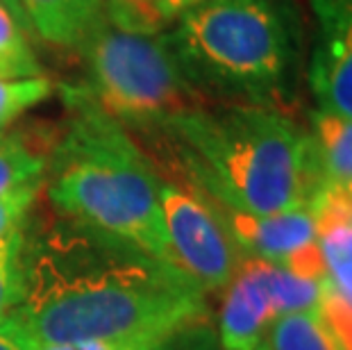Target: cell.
I'll list each match as a JSON object with an SVG mask.
<instances>
[{
  "label": "cell",
  "mask_w": 352,
  "mask_h": 350,
  "mask_svg": "<svg viewBox=\"0 0 352 350\" xmlns=\"http://www.w3.org/2000/svg\"><path fill=\"white\" fill-rule=\"evenodd\" d=\"M73 230L32 248L23 243V296L14 316L43 348L166 332L209 316L207 292L177 264Z\"/></svg>",
  "instance_id": "obj_1"
},
{
  "label": "cell",
  "mask_w": 352,
  "mask_h": 350,
  "mask_svg": "<svg viewBox=\"0 0 352 350\" xmlns=\"http://www.w3.org/2000/svg\"><path fill=\"white\" fill-rule=\"evenodd\" d=\"M162 130L175 141L191 187L221 207L280 214L311 207L325 187L311 135L275 109L202 105Z\"/></svg>",
  "instance_id": "obj_2"
},
{
  "label": "cell",
  "mask_w": 352,
  "mask_h": 350,
  "mask_svg": "<svg viewBox=\"0 0 352 350\" xmlns=\"http://www.w3.org/2000/svg\"><path fill=\"white\" fill-rule=\"evenodd\" d=\"M73 98L78 114L52 155L50 203L73 226L177 264L164 226L162 180L155 168L123 125L96 107L87 94Z\"/></svg>",
  "instance_id": "obj_3"
},
{
  "label": "cell",
  "mask_w": 352,
  "mask_h": 350,
  "mask_svg": "<svg viewBox=\"0 0 352 350\" xmlns=\"http://www.w3.org/2000/svg\"><path fill=\"white\" fill-rule=\"evenodd\" d=\"M184 73L200 91L266 100L291 62V34L271 0H212L175 19L168 32Z\"/></svg>",
  "instance_id": "obj_4"
},
{
  "label": "cell",
  "mask_w": 352,
  "mask_h": 350,
  "mask_svg": "<svg viewBox=\"0 0 352 350\" xmlns=\"http://www.w3.org/2000/svg\"><path fill=\"white\" fill-rule=\"evenodd\" d=\"M80 50L89 73L87 98L123 128L162 130L202 107L166 32L130 34L102 23Z\"/></svg>",
  "instance_id": "obj_5"
},
{
  "label": "cell",
  "mask_w": 352,
  "mask_h": 350,
  "mask_svg": "<svg viewBox=\"0 0 352 350\" xmlns=\"http://www.w3.org/2000/svg\"><path fill=\"white\" fill-rule=\"evenodd\" d=\"M160 203L164 226L177 264L191 275L205 292H223L245 257L214 205L191 187L160 182Z\"/></svg>",
  "instance_id": "obj_6"
},
{
  "label": "cell",
  "mask_w": 352,
  "mask_h": 350,
  "mask_svg": "<svg viewBox=\"0 0 352 350\" xmlns=\"http://www.w3.org/2000/svg\"><path fill=\"white\" fill-rule=\"evenodd\" d=\"M316 43L309 87L320 111L352 118V0H311Z\"/></svg>",
  "instance_id": "obj_7"
},
{
  "label": "cell",
  "mask_w": 352,
  "mask_h": 350,
  "mask_svg": "<svg viewBox=\"0 0 352 350\" xmlns=\"http://www.w3.org/2000/svg\"><path fill=\"white\" fill-rule=\"evenodd\" d=\"M212 205L245 257L284 264L298 248L316 241V219L309 207L280 214H250L216 203Z\"/></svg>",
  "instance_id": "obj_8"
},
{
  "label": "cell",
  "mask_w": 352,
  "mask_h": 350,
  "mask_svg": "<svg viewBox=\"0 0 352 350\" xmlns=\"http://www.w3.org/2000/svg\"><path fill=\"white\" fill-rule=\"evenodd\" d=\"M219 341L223 350H257L277 318L259 275L257 257H243L230 285L223 289Z\"/></svg>",
  "instance_id": "obj_9"
},
{
  "label": "cell",
  "mask_w": 352,
  "mask_h": 350,
  "mask_svg": "<svg viewBox=\"0 0 352 350\" xmlns=\"http://www.w3.org/2000/svg\"><path fill=\"white\" fill-rule=\"evenodd\" d=\"M28 23L41 39L80 48L102 23L104 0H19Z\"/></svg>",
  "instance_id": "obj_10"
},
{
  "label": "cell",
  "mask_w": 352,
  "mask_h": 350,
  "mask_svg": "<svg viewBox=\"0 0 352 350\" xmlns=\"http://www.w3.org/2000/svg\"><path fill=\"white\" fill-rule=\"evenodd\" d=\"M314 153L325 184L352 182V118L314 111Z\"/></svg>",
  "instance_id": "obj_11"
},
{
  "label": "cell",
  "mask_w": 352,
  "mask_h": 350,
  "mask_svg": "<svg viewBox=\"0 0 352 350\" xmlns=\"http://www.w3.org/2000/svg\"><path fill=\"white\" fill-rule=\"evenodd\" d=\"M266 346L271 350H341L318 309L277 316L268 327Z\"/></svg>",
  "instance_id": "obj_12"
},
{
  "label": "cell",
  "mask_w": 352,
  "mask_h": 350,
  "mask_svg": "<svg viewBox=\"0 0 352 350\" xmlns=\"http://www.w3.org/2000/svg\"><path fill=\"white\" fill-rule=\"evenodd\" d=\"M28 30H32V25L23 14L0 0V78L41 76Z\"/></svg>",
  "instance_id": "obj_13"
},
{
  "label": "cell",
  "mask_w": 352,
  "mask_h": 350,
  "mask_svg": "<svg viewBox=\"0 0 352 350\" xmlns=\"http://www.w3.org/2000/svg\"><path fill=\"white\" fill-rule=\"evenodd\" d=\"M257 266L277 316L318 307L320 282L300 278V275L291 273L287 266L266 262V259H257Z\"/></svg>",
  "instance_id": "obj_14"
},
{
  "label": "cell",
  "mask_w": 352,
  "mask_h": 350,
  "mask_svg": "<svg viewBox=\"0 0 352 350\" xmlns=\"http://www.w3.org/2000/svg\"><path fill=\"white\" fill-rule=\"evenodd\" d=\"M48 164L21 135H3L0 139V196L21 184L41 180Z\"/></svg>",
  "instance_id": "obj_15"
},
{
  "label": "cell",
  "mask_w": 352,
  "mask_h": 350,
  "mask_svg": "<svg viewBox=\"0 0 352 350\" xmlns=\"http://www.w3.org/2000/svg\"><path fill=\"white\" fill-rule=\"evenodd\" d=\"M104 19L130 34H160L175 21L164 0H104Z\"/></svg>",
  "instance_id": "obj_16"
},
{
  "label": "cell",
  "mask_w": 352,
  "mask_h": 350,
  "mask_svg": "<svg viewBox=\"0 0 352 350\" xmlns=\"http://www.w3.org/2000/svg\"><path fill=\"white\" fill-rule=\"evenodd\" d=\"M23 226L0 239V321L14 314L23 296Z\"/></svg>",
  "instance_id": "obj_17"
},
{
  "label": "cell",
  "mask_w": 352,
  "mask_h": 350,
  "mask_svg": "<svg viewBox=\"0 0 352 350\" xmlns=\"http://www.w3.org/2000/svg\"><path fill=\"white\" fill-rule=\"evenodd\" d=\"M52 94V82L46 76L0 78V132L14 118L39 105Z\"/></svg>",
  "instance_id": "obj_18"
},
{
  "label": "cell",
  "mask_w": 352,
  "mask_h": 350,
  "mask_svg": "<svg viewBox=\"0 0 352 350\" xmlns=\"http://www.w3.org/2000/svg\"><path fill=\"white\" fill-rule=\"evenodd\" d=\"M144 350H223L219 334L209 323V316L196 318V321L182 323L162 334Z\"/></svg>",
  "instance_id": "obj_19"
},
{
  "label": "cell",
  "mask_w": 352,
  "mask_h": 350,
  "mask_svg": "<svg viewBox=\"0 0 352 350\" xmlns=\"http://www.w3.org/2000/svg\"><path fill=\"white\" fill-rule=\"evenodd\" d=\"M316 309L339 348L352 350V305L329 285L327 278L320 282V300Z\"/></svg>",
  "instance_id": "obj_20"
},
{
  "label": "cell",
  "mask_w": 352,
  "mask_h": 350,
  "mask_svg": "<svg viewBox=\"0 0 352 350\" xmlns=\"http://www.w3.org/2000/svg\"><path fill=\"white\" fill-rule=\"evenodd\" d=\"M39 182H28L21 184V187L12 189L10 193L0 196V239L12 232L14 228L23 226L25 216L30 212V207L36 200V193H39Z\"/></svg>",
  "instance_id": "obj_21"
},
{
  "label": "cell",
  "mask_w": 352,
  "mask_h": 350,
  "mask_svg": "<svg viewBox=\"0 0 352 350\" xmlns=\"http://www.w3.org/2000/svg\"><path fill=\"white\" fill-rule=\"evenodd\" d=\"M166 332L121 334V337H109V339H91V341H76V344L46 346L43 350H144L146 346H151L153 341H157Z\"/></svg>",
  "instance_id": "obj_22"
},
{
  "label": "cell",
  "mask_w": 352,
  "mask_h": 350,
  "mask_svg": "<svg viewBox=\"0 0 352 350\" xmlns=\"http://www.w3.org/2000/svg\"><path fill=\"white\" fill-rule=\"evenodd\" d=\"M282 266H287L291 273L300 275V278H307V280L323 282L327 278L323 252H320L318 241H311V243L302 245V248H298Z\"/></svg>",
  "instance_id": "obj_23"
},
{
  "label": "cell",
  "mask_w": 352,
  "mask_h": 350,
  "mask_svg": "<svg viewBox=\"0 0 352 350\" xmlns=\"http://www.w3.org/2000/svg\"><path fill=\"white\" fill-rule=\"evenodd\" d=\"M0 350H43V346L12 314L0 321Z\"/></svg>",
  "instance_id": "obj_24"
},
{
  "label": "cell",
  "mask_w": 352,
  "mask_h": 350,
  "mask_svg": "<svg viewBox=\"0 0 352 350\" xmlns=\"http://www.w3.org/2000/svg\"><path fill=\"white\" fill-rule=\"evenodd\" d=\"M202 3H212V0H164V5H166V10L170 12V17L173 19H177L179 14H184L186 10L198 7Z\"/></svg>",
  "instance_id": "obj_25"
},
{
  "label": "cell",
  "mask_w": 352,
  "mask_h": 350,
  "mask_svg": "<svg viewBox=\"0 0 352 350\" xmlns=\"http://www.w3.org/2000/svg\"><path fill=\"white\" fill-rule=\"evenodd\" d=\"M3 3H7L10 7H14V10H16V12L23 14V10H21V5H19V0H3ZM23 17H25V14H23Z\"/></svg>",
  "instance_id": "obj_26"
},
{
  "label": "cell",
  "mask_w": 352,
  "mask_h": 350,
  "mask_svg": "<svg viewBox=\"0 0 352 350\" xmlns=\"http://www.w3.org/2000/svg\"><path fill=\"white\" fill-rule=\"evenodd\" d=\"M343 187H346V189L350 191V196H352V182H348V184H343Z\"/></svg>",
  "instance_id": "obj_27"
},
{
  "label": "cell",
  "mask_w": 352,
  "mask_h": 350,
  "mask_svg": "<svg viewBox=\"0 0 352 350\" xmlns=\"http://www.w3.org/2000/svg\"><path fill=\"white\" fill-rule=\"evenodd\" d=\"M257 350H271V348H268V346H266V341H264V344H261V346H259Z\"/></svg>",
  "instance_id": "obj_28"
},
{
  "label": "cell",
  "mask_w": 352,
  "mask_h": 350,
  "mask_svg": "<svg viewBox=\"0 0 352 350\" xmlns=\"http://www.w3.org/2000/svg\"><path fill=\"white\" fill-rule=\"evenodd\" d=\"M3 135H5V132H0V139H3Z\"/></svg>",
  "instance_id": "obj_29"
}]
</instances>
